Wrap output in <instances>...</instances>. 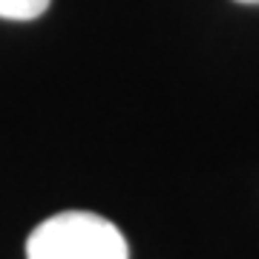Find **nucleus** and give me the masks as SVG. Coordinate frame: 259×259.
<instances>
[{"instance_id": "7ed1b4c3", "label": "nucleus", "mask_w": 259, "mask_h": 259, "mask_svg": "<svg viewBox=\"0 0 259 259\" xmlns=\"http://www.w3.org/2000/svg\"><path fill=\"white\" fill-rule=\"evenodd\" d=\"M236 3H248V6H259V0H236Z\"/></svg>"}, {"instance_id": "f03ea898", "label": "nucleus", "mask_w": 259, "mask_h": 259, "mask_svg": "<svg viewBox=\"0 0 259 259\" xmlns=\"http://www.w3.org/2000/svg\"><path fill=\"white\" fill-rule=\"evenodd\" d=\"M49 9V0H0L3 20H35Z\"/></svg>"}, {"instance_id": "f257e3e1", "label": "nucleus", "mask_w": 259, "mask_h": 259, "mask_svg": "<svg viewBox=\"0 0 259 259\" xmlns=\"http://www.w3.org/2000/svg\"><path fill=\"white\" fill-rule=\"evenodd\" d=\"M26 259H130V248L121 231L104 216L64 210L29 233Z\"/></svg>"}]
</instances>
